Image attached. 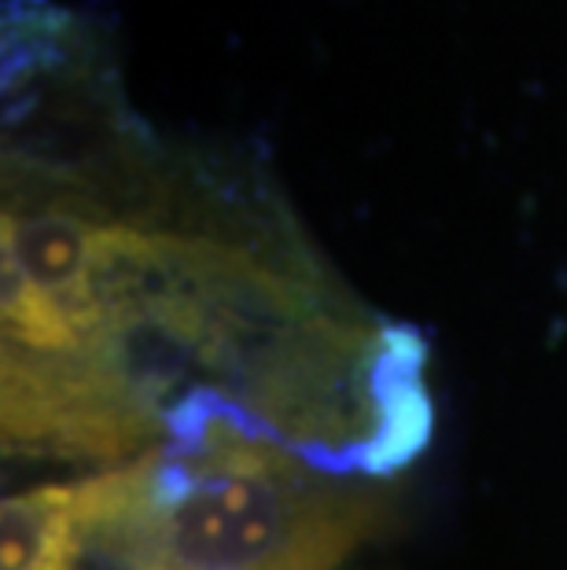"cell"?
<instances>
[{
  "label": "cell",
  "instance_id": "7a4b0ae2",
  "mask_svg": "<svg viewBox=\"0 0 567 570\" xmlns=\"http://www.w3.org/2000/svg\"><path fill=\"white\" fill-rule=\"evenodd\" d=\"M166 431L163 449L78 482L89 570H335L388 512L222 394L174 409Z\"/></svg>",
  "mask_w": 567,
  "mask_h": 570
},
{
  "label": "cell",
  "instance_id": "6da1fadb",
  "mask_svg": "<svg viewBox=\"0 0 567 570\" xmlns=\"http://www.w3.org/2000/svg\"><path fill=\"white\" fill-rule=\"evenodd\" d=\"M4 431L126 460L192 372L310 445L329 394L402 354L340 306L255 177L174 151L129 111L111 45L52 0L4 11Z\"/></svg>",
  "mask_w": 567,
  "mask_h": 570
}]
</instances>
